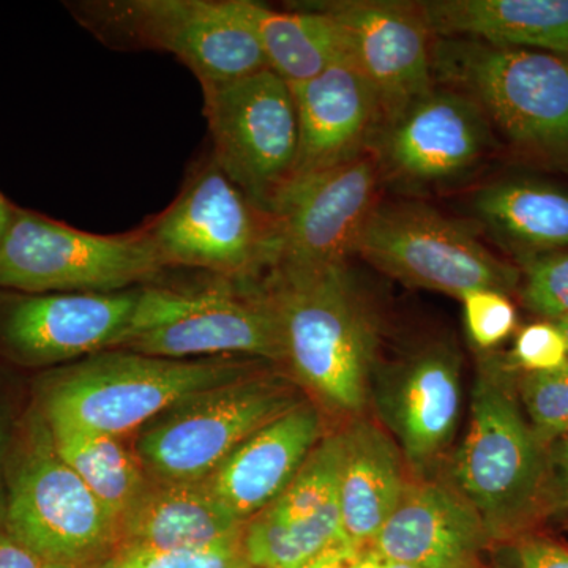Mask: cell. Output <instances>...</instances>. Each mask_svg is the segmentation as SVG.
Returning <instances> with one entry per match:
<instances>
[{"instance_id": "1", "label": "cell", "mask_w": 568, "mask_h": 568, "mask_svg": "<svg viewBox=\"0 0 568 568\" xmlns=\"http://www.w3.org/2000/svg\"><path fill=\"white\" fill-rule=\"evenodd\" d=\"M264 291L298 383L336 413L361 414L372 396L377 338L346 264L278 263Z\"/></svg>"}, {"instance_id": "2", "label": "cell", "mask_w": 568, "mask_h": 568, "mask_svg": "<svg viewBox=\"0 0 568 568\" xmlns=\"http://www.w3.org/2000/svg\"><path fill=\"white\" fill-rule=\"evenodd\" d=\"M511 386L508 362L481 364L469 432L454 463L455 487L476 508L491 541L517 537L549 507L548 447Z\"/></svg>"}, {"instance_id": "3", "label": "cell", "mask_w": 568, "mask_h": 568, "mask_svg": "<svg viewBox=\"0 0 568 568\" xmlns=\"http://www.w3.org/2000/svg\"><path fill=\"white\" fill-rule=\"evenodd\" d=\"M257 372L256 361H181L129 349L108 351L93 354L52 381L44 418L119 437L151 424L197 392Z\"/></svg>"}, {"instance_id": "4", "label": "cell", "mask_w": 568, "mask_h": 568, "mask_svg": "<svg viewBox=\"0 0 568 568\" xmlns=\"http://www.w3.org/2000/svg\"><path fill=\"white\" fill-rule=\"evenodd\" d=\"M433 73L465 93L521 151L568 162V58L439 39Z\"/></svg>"}, {"instance_id": "5", "label": "cell", "mask_w": 568, "mask_h": 568, "mask_svg": "<svg viewBox=\"0 0 568 568\" xmlns=\"http://www.w3.org/2000/svg\"><path fill=\"white\" fill-rule=\"evenodd\" d=\"M65 6L108 47L170 52L201 84L268 69L235 0H95Z\"/></svg>"}, {"instance_id": "6", "label": "cell", "mask_w": 568, "mask_h": 568, "mask_svg": "<svg viewBox=\"0 0 568 568\" xmlns=\"http://www.w3.org/2000/svg\"><path fill=\"white\" fill-rule=\"evenodd\" d=\"M144 230L166 268H201L241 282L278 261L274 215L242 192L212 156L197 163L178 197Z\"/></svg>"}, {"instance_id": "7", "label": "cell", "mask_w": 568, "mask_h": 568, "mask_svg": "<svg viewBox=\"0 0 568 568\" xmlns=\"http://www.w3.org/2000/svg\"><path fill=\"white\" fill-rule=\"evenodd\" d=\"M3 528L52 568H95L118 547V521L59 457L48 424L18 448Z\"/></svg>"}, {"instance_id": "8", "label": "cell", "mask_w": 568, "mask_h": 568, "mask_svg": "<svg viewBox=\"0 0 568 568\" xmlns=\"http://www.w3.org/2000/svg\"><path fill=\"white\" fill-rule=\"evenodd\" d=\"M164 271L144 226L93 234L17 205L0 241V290L17 293H119Z\"/></svg>"}, {"instance_id": "9", "label": "cell", "mask_w": 568, "mask_h": 568, "mask_svg": "<svg viewBox=\"0 0 568 568\" xmlns=\"http://www.w3.org/2000/svg\"><path fill=\"white\" fill-rule=\"evenodd\" d=\"M301 402L290 377L263 369L197 392L141 433L138 459L155 480L203 481L257 429Z\"/></svg>"}, {"instance_id": "10", "label": "cell", "mask_w": 568, "mask_h": 568, "mask_svg": "<svg viewBox=\"0 0 568 568\" xmlns=\"http://www.w3.org/2000/svg\"><path fill=\"white\" fill-rule=\"evenodd\" d=\"M119 349L181 361L237 354L284 362L282 328L267 293H245L227 284L201 291L142 287Z\"/></svg>"}, {"instance_id": "11", "label": "cell", "mask_w": 568, "mask_h": 568, "mask_svg": "<svg viewBox=\"0 0 568 568\" xmlns=\"http://www.w3.org/2000/svg\"><path fill=\"white\" fill-rule=\"evenodd\" d=\"M354 253L384 274L462 301L480 290L506 294L518 283L517 271L466 224L420 204H376Z\"/></svg>"}, {"instance_id": "12", "label": "cell", "mask_w": 568, "mask_h": 568, "mask_svg": "<svg viewBox=\"0 0 568 568\" xmlns=\"http://www.w3.org/2000/svg\"><path fill=\"white\" fill-rule=\"evenodd\" d=\"M201 89L213 162L271 212L297 160V111L290 84L264 69Z\"/></svg>"}, {"instance_id": "13", "label": "cell", "mask_w": 568, "mask_h": 568, "mask_svg": "<svg viewBox=\"0 0 568 568\" xmlns=\"http://www.w3.org/2000/svg\"><path fill=\"white\" fill-rule=\"evenodd\" d=\"M141 290L47 294L0 290V354L22 365H50L121 347Z\"/></svg>"}, {"instance_id": "14", "label": "cell", "mask_w": 568, "mask_h": 568, "mask_svg": "<svg viewBox=\"0 0 568 568\" xmlns=\"http://www.w3.org/2000/svg\"><path fill=\"white\" fill-rule=\"evenodd\" d=\"M377 166L414 189L458 181L491 148V123L474 100L455 89L426 92L381 123Z\"/></svg>"}, {"instance_id": "15", "label": "cell", "mask_w": 568, "mask_h": 568, "mask_svg": "<svg viewBox=\"0 0 568 568\" xmlns=\"http://www.w3.org/2000/svg\"><path fill=\"white\" fill-rule=\"evenodd\" d=\"M377 183L379 166L366 152L287 183L271 207L278 235L276 264H346L375 209Z\"/></svg>"}, {"instance_id": "16", "label": "cell", "mask_w": 568, "mask_h": 568, "mask_svg": "<svg viewBox=\"0 0 568 568\" xmlns=\"http://www.w3.org/2000/svg\"><path fill=\"white\" fill-rule=\"evenodd\" d=\"M312 6L335 18L349 37L354 65L379 103V125L432 91V32L417 3L336 0Z\"/></svg>"}, {"instance_id": "17", "label": "cell", "mask_w": 568, "mask_h": 568, "mask_svg": "<svg viewBox=\"0 0 568 568\" xmlns=\"http://www.w3.org/2000/svg\"><path fill=\"white\" fill-rule=\"evenodd\" d=\"M377 409L414 470L428 469L450 446L462 417V364L454 347L426 346L383 376Z\"/></svg>"}, {"instance_id": "18", "label": "cell", "mask_w": 568, "mask_h": 568, "mask_svg": "<svg viewBox=\"0 0 568 568\" xmlns=\"http://www.w3.org/2000/svg\"><path fill=\"white\" fill-rule=\"evenodd\" d=\"M489 541L480 515L455 485L418 481L406 485L369 548L413 568H480Z\"/></svg>"}, {"instance_id": "19", "label": "cell", "mask_w": 568, "mask_h": 568, "mask_svg": "<svg viewBox=\"0 0 568 568\" xmlns=\"http://www.w3.org/2000/svg\"><path fill=\"white\" fill-rule=\"evenodd\" d=\"M290 88L298 125L297 160L290 182L365 152L379 126L381 111L372 85L353 61L336 63Z\"/></svg>"}, {"instance_id": "20", "label": "cell", "mask_w": 568, "mask_h": 568, "mask_svg": "<svg viewBox=\"0 0 568 568\" xmlns=\"http://www.w3.org/2000/svg\"><path fill=\"white\" fill-rule=\"evenodd\" d=\"M321 439V414L304 399L257 429L204 481L246 523L283 495Z\"/></svg>"}, {"instance_id": "21", "label": "cell", "mask_w": 568, "mask_h": 568, "mask_svg": "<svg viewBox=\"0 0 568 568\" xmlns=\"http://www.w3.org/2000/svg\"><path fill=\"white\" fill-rule=\"evenodd\" d=\"M244 526L204 480L151 478L119 519L115 552L241 549Z\"/></svg>"}, {"instance_id": "22", "label": "cell", "mask_w": 568, "mask_h": 568, "mask_svg": "<svg viewBox=\"0 0 568 568\" xmlns=\"http://www.w3.org/2000/svg\"><path fill=\"white\" fill-rule=\"evenodd\" d=\"M402 452L388 435L366 418H355L342 432L338 507L343 538L365 551L394 514L407 485Z\"/></svg>"}, {"instance_id": "23", "label": "cell", "mask_w": 568, "mask_h": 568, "mask_svg": "<svg viewBox=\"0 0 568 568\" xmlns=\"http://www.w3.org/2000/svg\"><path fill=\"white\" fill-rule=\"evenodd\" d=\"M417 9L440 39L568 58V0H432Z\"/></svg>"}, {"instance_id": "24", "label": "cell", "mask_w": 568, "mask_h": 568, "mask_svg": "<svg viewBox=\"0 0 568 568\" xmlns=\"http://www.w3.org/2000/svg\"><path fill=\"white\" fill-rule=\"evenodd\" d=\"M260 41L268 69L287 84L313 80L339 62L353 61L343 26L312 3L276 10L253 0H235Z\"/></svg>"}, {"instance_id": "25", "label": "cell", "mask_w": 568, "mask_h": 568, "mask_svg": "<svg viewBox=\"0 0 568 568\" xmlns=\"http://www.w3.org/2000/svg\"><path fill=\"white\" fill-rule=\"evenodd\" d=\"M473 209L504 244L529 257L568 248V190L511 179L478 190Z\"/></svg>"}, {"instance_id": "26", "label": "cell", "mask_w": 568, "mask_h": 568, "mask_svg": "<svg viewBox=\"0 0 568 568\" xmlns=\"http://www.w3.org/2000/svg\"><path fill=\"white\" fill-rule=\"evenodd\" d=\"M47 424L59 457L119 523L151 480L140 459L115 436L63 422Z\"/></svg>"}, {"instance_id": "27", "label": "cell", "mask_w": 568, "mask_h": 568, "mask_svg": "<svg viewBox=\"0 0 568 568\" xmlns=\"http://www.w3.org/2000/svg\"><path fill=\"white\" fill-rule=\"evenodd\" d=\"M343 541L339 508L293 525L261 511L245 523L241 555L250 568H306Z\"/></svg>"}, {"instance_id": "28", "label": "cell", "mask_w": 568, "mask_h": 568, "mask_svg": "<svg viewBox=\"0 0 568 568\" xmlns=\"http://www.w3.org/2000/svg\"><path fill=\"white\" fill-rule=\"evenodd\" d=\"M342 433L325 436L305 459L290 487L272 506L268 517L282 523H305L338 508Z\"/></svg>"}, {"instance_id": "29", "label": "cell", "mask_w": 568, "mask_h": 568, "mask_svg": "<svg viewBox=\"0 0 568 568\" xmlns=\"http://www.w3.org/2000/svg\"><path fill=\"white\" fill-rule=\"evenodd\" d=\"M519 402L544 446L568 432V362L545 373H525L517 383Z\"/></svg>"}, {"instance_id": "30", "label": "cell", "mask_w": 568, "mask_h": 568, "mask_svg": "<svg viewBox=\"0 0 568 568\" xmlns=\"http://www.w3.org/2000/svg\"><path fill=\"white\" fill-rule=\"evenodd\" d=\"M521 297L545 321L556 323L568 315V250L526 260Z\"/></svg>"}, {"instance_id": "31", "label": "cell", "mask_w": 568, "mask_h": 568, "mask_svg": "<svg viewBox=\"0 0 568 568\" xmlns=\"http://www.w3.org/2000/svg\"><path fill=\"white\" fill-rule=\"evenodd\" d=\"M467 334L478 349H493L517 327V310L507 294L480 290L463 298Z\"/></svg>"}, {"instance_id": "32", "label": "cell", "mask_w": 568, "mask_h": 568, "mask_svg": "<svg viewBox=\"0 0 568 568\" xmlns=\"http://www.w3.org/2000/svg\"><path fill=\"white\" fill-rule=\"evenodd\" d=\"M95 568H250L241 549L204 551H118Z\"/></svg>"}, {"instance_id": "33", "label": "cell", "mask_w": 568, "mask_h": 568, "mask_svg": "<svg viewBox=\"0 0 568 568\" xmlns=\"http://www.w3.org/2000/svg\"><path fill=\"white\" fill-rule=\"evenodd\" d=\"M567 362V342L556 323L541 321L519 331L510 365L517 366L523 373H545Z\"/></svg>"}, {"instance_id": "34", "label": "cell", "mask_w": 568, "mask_h": 568, "mask_svg": "<svg viewBox=\"0 0 568 568\" xmlns=\"http://www.w3.org/2000/svg\"><path fill=\"white\" fill-rule=\"evenodd\" d=\"M515 568H568V548L548 538H526L515 547Z\"/></svg>"}, {"instance_id": "35", "label": "cell", "mask_w": 568, "mask_h": 568, "mask_svg": "<svg viewBox=\"0 0 568 568\" xmlns=\"http://www.w3.org/2000/svg\"><path fill=\"white\" fill-rule=\"evenodd\" d=\"M549 507L568 508V432L548 446Z\"/></svg>"}, {"instance_id": "36", "label": "cell", "mask_w": 568, "mask_h": 568, "mask_svg": "<svg viewBox=\"0 0 568 568\" xmlns=\"http://www.w3.org/2000/svg\"><path fill=\"white\" fill-rule=\"evenodd\" d=\"M0 568H52L50 564L41 560L13 540L0 525Z\"/></svg>"}, {"instance_id": "37", "label": "cell", "mask_w": 568, "mask_h": 568, "mask_svg": "<svg viewBox=\"0 0 568 568\" xmlns=\"http://www.w3.org/2000/svg\"><path fill=\"white\" fill-rule=\"evenodd\" d=\"M364 551H355L346 541L328 549L316 562L306 568H353L355 559Z\"/></svg>"}, {"instance_id": "38", "label": "cell", "mask_w": 568, "mask_h": 568, "mask_svg": "<svg viewBox=\"0 0 568 568\" xmlns=\"http://www.w3.org/2000/svg\"><path fill=\"white\" fill-rule=\"evenodd\" d=\"M353 568H413L407 564L398 562V560L387 559L384 556L377 555L372 548L365 549L364 552L358 555L355 559Z\"/></svg>"}, {"instance_id": "39", "label": "cell", "mask_w": 568, "mask_h": 568, "mask_svg": "<svg viewBox=\"0 0 568 568\" xmlns=\"http://www.w3.org/2000/svg\"><path fill=\"white\" fill-rule=\"evenodd\" d=\"M14 207H17V205L11 203L9 197L0 192V241H2L7 230H9L11 219H13Z\"/></svg>"}, {"instance_id": "40", "label": "cell", "mask_w": 568, "mask_h": 568, "mask_svg": "<svg viewBox=\"0 0 568 568\" xmlns=\"http://www.w3.org/2000/svg\"><path fill=\"white\" fill-rule=\"evenodd\" d=\"M556 325H558L560 332H562L564 338H566L568 346V315L560 317L559 321H556Z\"/></svg>"}, {"instance_id": "41", "label": "cell", "mask_w": 568, "mask_h": 568, "mask_svg": "<svg viewBox=\"0 0 568 568\" xmlns=\"http://www.w3.org/2000/svg\"><path fill=\"white\" fill-rule=\"evenodd\" d=\"M0 447H2V435H0ZM3 517H6V504L0 500V525H3Z\"/></svg>"}]
</instances>
